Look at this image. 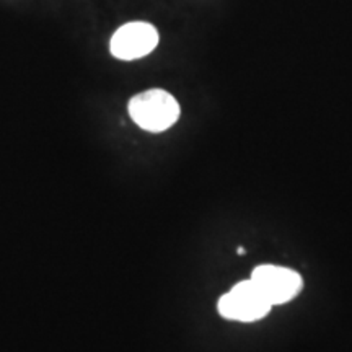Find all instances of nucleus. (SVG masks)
<instances>
[{
	"label": "nucleus",
	"mask_w": 352,
	"mask_h": 352,
	"mask_svg": "<svg viewBox=\"0 0 352 352\" xmlns=\"http://www.w3.org/2000/svg\"><path fill=\"white\" fill-rule=\"evenodd\" d=\"M250 279L261 290L266 300L274 305H284L302 292L303 280L298 272L276 264H261Z\"/></svg>",
	"instance_id": "obj_3"
},
{
	"label": "nucleus",
	"mask_w": 352,
	"mask_h": 352,
	"mask_svg": "<svg viewBox=\"0 0 352 352\" xmlns=\"http://www.w3.org/2000/svg\"><path fill=\"white\" fill-rule=\"evenodd\" d=\"M129 116L140 129L148 132H164L178 121L179 104L168 91L160 88L142 91L129 101Z\"/></svg>",
	"instance_id": "obj_1"
},
{
	"label": "nucleus",
	"mask_w": 352,
	"mask_h": 352,
	"mask_svg": "<svg viewBox=\"0 0 352 352\" xmlns=\"http://www.w3.org/2000/svg\"><path fill=\"white\" fill-rule=\"evenodd\" d=\"M158 46L157 28L145 21H131L113 34L109 50L116 59L135 60L148 56Z\"/></svg>",
	"instance_id": "obj_4"
},
{
	"label": "nucleus",
	"mask_w": 352,
	"mask_h": 352,
	"mask_svg": "<svg viewBox=\"0 0 352 352\" xmlns=\"http://www.w3.org/2000/svg\"><path fill=\"white\" fill-rule=\"evenodd\" d=\"M219 314L227 320L252 323L266 316L272 305L266 300L252 279L241 280L220 297L217 303Z\"/></svg>",
	"instance_id": "obj_2"
}]
</instances>
